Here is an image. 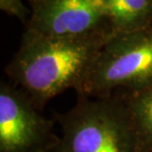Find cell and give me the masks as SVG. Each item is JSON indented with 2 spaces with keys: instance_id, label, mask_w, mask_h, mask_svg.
Listing matches in <instances>:
<instances>
[{
  "instance_id": "obj_1",
  "label": "cell",
  "mask_w": 152,
  "mask_h": 152,
  "mask_svg": "<svg viewBox=\"0 0 152 152\" xmlns=\"http://www.w3.org/2000/svg\"><path fill=\"white\" fill-rule=\"evenodd\" d=\"M110 37L109 33L50 37L28 31L7 66V74L42 111L56 95L80 88L99 50Z\"/></svg>"
},
{
  "instance_id": "obj_2",
  "label": "cell",
  "mask_w": 152,
  "mask_h": 152,
  "mask_svg": "<svg viewBox=\"0 0 152 152\" xmlns=\"http://www.w3.org/2000/svg\"><path fill=\"white\" fill-rule=\"evenodd\" d=\"M54 121L61 136L50 152H148L121 91L78 95L73 107L56 113Z\"/></svg>"
},
{
  "instance_id": "obj_3",
  "label": "cell",
  "mask_w": 152,
  "mask_h": 152,
  "mask_svg": "<svg viewBox=\"0 0 152 152\" xmlns=\"http://www.w3.org/2000/svg\"><path fill=\"white\" fill-rule=\"evenodd\" d=\"M152 83V27L111 36L88 70L78 95L101 97Z\"/></svg>"
},
{
  "instance_id": "obj_4",
  "label": "cell",
  "mask_w": 152,
  "mask_h": 152,
  "mask_svg": "<svg viewBox=\"0 0 152 152\" xmlns=\"http://www.w3.org/2000/svg\"><path fill=\"white\" fill-rule=\"evenodd\" d=\"M54 120L45 118L25 91L0 85V152H50L58 143Z\"/></svg>"
},
{
  "instance_id": "obj_5",
  "label": "cell",
  "mask_w": 152,
  "mask_h": 152,
  "mask_svg": "<svg viewBox=\"0 0 152 152\" xmlns=\"http://www.w3.org/2000/svg\"><path fill=\"white\" fill-rule=\"evenodd\" d=\"M106 0H42L29 32L50 37H83L109 33Z\"/></svg>"
},
{
  "instance_id": "obj_6",
  "label": "cell",
  "mask_w": 152,
  "mask_h": 152,
  "mask_svg": "<svg viewBox=\"0 0 152 152\" xmlns=\"http://www.w3.org/2000/svg\"><path fill=\"white\" fill-rule=\"evenodd\" d=\"M111 36L149 27L152 0H106Z\"/></svg>"
},
{
  "instance_id": "obj_7",
  "label": "cell",
  "mask_w": 152,
  "mask_h": 152,
  "mask_svg": "<svg viewBox=\"0 0 152 152\" xmlns=\"http://www.w3.org/2000/svg\"><path fill=\"white\" fill-rule=\"evenodd\" d=\"M132 111L141 139L152 152V83L136 90H121Z\"/></svg>"
},
{
  "instance_id": "obj_8",
  "label": "cell",
  "mask_w": 152,
  "mask_h": 152,
  "mask_svg": "<svg viewBox=\"0 0 152 152\" xmlns=\"http://www.w3.org/2000/svg\"><path fill=\"white\" fill-rule=\"evenodd\" d=\"M0 8L10 16L17 17L22 21L25 19L26 9L21 0H0Z\"/></svg>"
}]
</instances>
